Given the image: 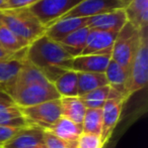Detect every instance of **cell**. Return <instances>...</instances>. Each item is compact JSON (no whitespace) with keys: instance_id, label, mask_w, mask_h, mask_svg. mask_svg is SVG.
Listing matches in <instances>:
<instances>
[{"instance_id":"6da1fadb","label":"cell","mask_w":148,"mask_h":148,"mask_svg":"<svg viewBox=\"0 0 148 148\" xmlns=\"http://www.w3.org/2000/svg\"><path fill=\"white\" fill-rule=\"evenodd\" d=\"M24 60L41 71L53 84L63 73L71 70L73 58L59 42L43 34L26 47Z\"/></svg>"},{"instance_id":"7a4b0ae2","label":"cell","mask_w":148,"mask_h":148,"mask_svg":"<svg viewBox=\"0 0 148 148\" xmlns=\"http://www.w3.org/2000/svg\"><path fill=\"white\" fill-rule=\"evenodd\" d=\"M0 21L28 45L45 34L46 28L28 8L1 9Z\"/></svg>"},{"instance_id":"3957f363","label":"cell","mask_w":148,"mask_h":148,"mask_svg":"<svg viewBox=\"0 0 148 148\" xmlns=\"http://www.w3.org/2000/svg\"><path fill=\"white\" fill-rule=\"evenodd\" d=\"M6 93L20 108L32 107L51 100L60 99L54 85L47 79L16 87Z\"/></svg>"},{"instance_id":"277c9868","label":"cell","mask_w":148,"mask_h":148,"mask_svg":"<svg viewBox=\"0 0 148 148\" xmlns=\"http://www.w3.org/2000/svg\"><path fill=\"white\" fill-rule=\"evenodd\" d=\"M141 41V33L138 28L127 22L117 34L112 49L111 58L129 72L132 60Z\"/></svg>"},{"instance_id":"5b68a950","label":"cell","mask_w":148,"mask_h":148,"mask_svg":"<svg viewBox=\"0 0 148 148\" xmlns=\"http://www.w3.org/2000/svg\"><path fill=\"white\" fill-rule=\"evenodd\" d=\"M141 41L132 60L129 70L128 99L136 92L141 91L148 81V30L140 31Z\"/></svg>"},{"instance_id":"8992f818","label":"cell","mask_w":148,"mask_h":148,"mask_svg":"<svg viewBox=\"0 0 148 148\" xmlns=\"http://www.w3.org/2000/svg\"><path fill=\"white\" fill-rule=\"evenodd\" d=\"M83 0H39L28 7V10L47 28L49 25L64 17Z\"/></svg>"},{"instance_id":"52a82bcc","label":"cell","mask_w":148,"mask_h":148,"mask_svg":"<svg viewBox=\"0 0 148 148\" xmlns=\"http://www.w3.org/2000/svg\"><path fill=\"white\" fill-rule=\"evenodd\" d=\"M28 124L48 130L62 116L60 99L51 100L32 107L20 108Z\"/></svg>"},{"instance_id":"ba28073f","label":"cell","mask_w":148,"mask_h":148,"mask_svg":"<svg viewBox=\"0 0 148 148\" xmlns=\"http://www.w3.org/2000/svg\"><path fill=\"white\" fill-rule=\"evenodd\" d=\"M126 103L124 97L118 92L111 89L108 100L103 107V127H101V139L103 144H106L115 131L120 120L124 104Z\"/></svg>"},{"instance_id":"9c48e42d","label":"cell","mask_w":148,"mask_h":148,"mask_svg":"<svg viewBox=\"0 0 148 148\" xmlns=\"http://www.w3.org/2000/svg\"><path fill=\"white\" fill-rule=\"evenodd\" d=\"M122 8L124 5L121 0H83L64 17L90 18Z\"/></svg>"},{"instance_id":"30bf717a","label":"cell","mask_w":148,"mask_h":148,"mask_svg":"<svg viewBox=\"0 0 148 148\" xmlns=\"http://www.w3.org/2000/svg\"><path fill=\"white\" fill-rule=\"evenodd\" d=\"M128 22L125 9H117L107 13L99 14L88 18L87 27L89 29H97L118 33Z\"/></svg>"},{"instance_id":"8fae6325","label":"cell","mask_w":148,"mask_h":148,"mask_svg":"<svg viewBox=\"0 0 148 148\" xmlns=\"http://www.w3.org/2000/svg\"><path fill=\"white\" fill-rule=\"evenodd\" d=\"M0 125L16 128L30 125L22 115L20 107L2 89H0Z\"/></svg>"},{"instance_id":"7c38bea8","label":"cell","mask_w":148,"mask_h":148,"mask_svg":"<svg viewBox=\"0 0 148 148\" xmlns=\"http://www.w3.org/2000/svg\"><path fill=\"white\" fill-rule=\"evenodd\" d=\"M45 130L35 125L22 127L1 148H35L44 146Z\"/></svg>"},{"instance_id":"4fadbf2b","label":"cell","mask_w":148,"mask_h":148,"mask_svg":"<svg viewBox=\"0 0 148 148\" xmlns=\"http://www.w3.org/2000/svg\"><path fill=\"white\" fill-rule=\"evenodd\" d=\"M117 34L118 33L89 29L86 47L81 55H111Z\"/></svg>"},{"instance_id":"5bb4252c","label":"cell","mask_w":148,"mask_h":148,"mask_svg":"<svg viewBox=\"0 0 148 148\" xmlns=\"http://www.w3.org/2000/svg\"><path fill=\"white\" fill-rule=\"evenodd\" d=\"M88 18L85 17H63L49 25L45 30V35L50 39L60 42L73 31L87 26Z\"/></svg>"},{"instance_id":"9a60e30c","label":"cell","mask_w":148,"mask_h":148,"mask_svg":"<svg viewBox=\"0 0 148 148\" xmlns=\"http://www.w3.org/2000/svg\"><path fill=\"white\" fill-rule=\"evenodd\" d=\"M111 55H81L72 60L71 70L77 73H99L105 74Z\"/></svg>"},{"instance_id":"2e32d148","label":"cell","mask_w":148,"mask_h":148,"mask_svg":"<svg viewBox=\"0 0 148 148\" xmlns=\"http://www.w3.org/2000/svg\"><path fill=\"white\" fill-rule=\"evenodd\" d=\"M105 76L107 78L108 85L114 91L124 97L127 102V92H128V83H129V72L121 66L118 62L111 60L109 62L107 70L105 72Z\"/></svg>"},{"instance_id":"e0dca14e","label":"cell","mask_w":148,"mask_h":148,"mask_svg":"<svg viewBox=\"0 0 148 148\" xmlns=\"http://www.w3.org/2000/svg\"><path fill=\"white\" fill-rule=\"evenodd\" d=\"M128 22L140 31L148 28V0H132L124 8Z\"/></svg>"},{"instance_id":"ac0fdd59","label":"cell","mask_w":148,"mask_h":148,"mask_svg":"<svg viewBox=\"0 0 148 148\" xmlns=\"http://www.w3.org/2000/svg\"><path fill=\"white\" fill-rule=\"evenodd\" d=\"M46 131H49L55 136L67 142H77L79 136L82 133V125L76 124L69 119L61 116Z\"/></svg>"},{"instance_id":"d6986e66","label":"cell","mask_w":148,"mask_h":148,"mask_svg":"<svg viewBox=\"0 0 148 148\" xmlns=\"http://www.w3.org/2000/svg\"><path fill=\"white\" fill-rule=\"evenodd\" d=\"M88 33L89 28L87 26H84V27L79 28V29L70 33L65 38L62 39L59 43L72 58L78 57L82 53V51L86 47Z\"/></svg>"},{"instance_id":"ffe728a7","label":"cell","mask_w":148,"mask_h":148,"mask_svg":"<svg viewBox=\"0 0 148 148\" xmlns=\"http://www.w3.org/2000/svg\"><path fill=\"white\" fill-rule=\"evenodd\" d=\"M61 101V114L76 124L82 125L86 107L83 104L80 97H63L60 98Z\"/></svg>"},{"instance_id":"44dd1931","label":"cell","mask_w":148,"mask_h":148,"mask_svg":"<svg viewBox=\"0 0 148 148\" xmlns=\"http://www.w3.org/2000/svg\"><path fill=\"white\" fill-rule=\"evenodd\" d=\"M24 60V56H20L13 59L0 60V89L5 91L12 84L22 68Z\"/></svg>"},{"instance_id":"7402d4cb","label":"cell","mask_w":148,"mask_h":148,"mask_svg":"<svg viewBox=\"0 0 148 148\" xmlns=\"http://www.w3.org/2000/svg\"><path fill=\"white\" fill-rule=\"evenodd\" d=\"M60 98L78 97V79L77 72L68 70L53 83Z\"/></svg>"},{"instance_id":"603a6c76","label":"cell","mask_w":148,"mask_h":148,"mask_svg":"<svg viewBox=\"0 0 148 148\" xmlns=\"http://www.w3.org/2000/svg\"><path fill=\"white\" fill-rule=\"evenodd\" d=\"M77 79H78V97L108 85L105 74L77 73Z\"/></svg>"},{"instance_id":"cb8c5ba5","label":"cell","mask_w":148,"mask_h":148,"mask_svg":"<svg viewBox=\"0 0 148 148\" xmlns=\"http://www.w3.org/2000/svg\"><path fill=\"white\" fill-rule=\"evenodd\" d=\"M28 43L22 40L5 25H0V47L12 53H18L26 51Z\"/></svg>"},{"instance_id":"d4e9b609","label":"cell","mask_w":148,"mask_h":148,"mask_svg":"<svg viewBox=\"0 0 148 148\" xmlns=\"http://www.w3.org/2000/svg\"><path fill=\"white\" fill-rule=\"evenodd\" d=\"M103 127V110L86 109L82 121V133L99 135Z\"/></svg>"},{"instance_id":"484cf974","label":"cell","mask_w":148,"mask_h":148,"mask_svg":"<svg viewBox=\"0 0 148 148\" xmlns=\"http://www.w3.org/2000/svg\"><path fill=\"white\" fill-rule=\"evenodd\" d=\"M110 91L111 87L107 85L81 96L80 99L82 100L86 109H103L106 101L109 98Z\"/></svg>"},{"instance_id":"4316f807","label":"cell","mask_w":148,"mask_h":148,"mask_svg":"<svg viewBox=\"0 0 148 148\" xmlns=\"http://www.w3.org/2000/svg\"><path fill=\"white\" fill-rule=\"evenodd\" d=\"M44 142L46 148H76L77 142H67V141L60 139L51 132L45 130L44 134Z\"/></svg>"},{"instance_id":"83f0119b","label":"cell","mask_w":148,"mask_h":148,"mask_svg":"<svg viewBox=\"0 0 148 148\" xmlns=\"http://www.w3.org/2000/svg\"><path fill=\"white\" fill-rule=\"evenodd\" d=\"M104 144L99 135L81 133L76 143V148H103Z\"/></svg>"},{"instance_id":"f1b7e54d","label":"cell","mask_w":148,"mask_h":148,"mask_svg":"<svg viewBox=\"0 0 148 148\" xmlns=\"http://www.w3.org/2000/svg\"><path fill=\"white\" fill-rule=\"evenodd\" d=\"M19 129L20 128H16V127L0 125V148L6 144L18 132Z\"/></svg>"},{"instance_id":"f546056e","label":"cell","mask_w":148,"mask_h":148,"mask_svg":"<svg viewBox=\"0 0 148 148\" xmlns=\"http://www.w3.org/2000/svg\"><path fill=\"white\" fill-rule=\"evenodd\" d=\"M39 0H6L2 9H18V8H28Z\"/></svg>"},{"instance_id":"4dcf8cb0","label":"cell","mask_w":148,"mask_h":148,"mask_svg":"<svg viewBox=\"0 0 148 148\" xmlns=\"http://www.w3.org/2000/svg\"><path fill=\"white\" fill-rule=\"evenodd\" d=\"M24 53H26V51H22V53H9V51H5V49H3L2 47H0V60H9V59H13V58L20 57V56H24Z\"/></svg>"},{"instance_id":"1f68e13d","label":"cell","mask_w":148,"mask_h":148,"mask_svg":"<svg viewBox=\"0 0 148 148\" xmlns=\"http://www.w3.org/2000/svg\"><path fill=\"white\" fill-rule=\"evenodd\" d=\"M116 144H117V141L116 140H111L110 139L106 144H104L103 148H116Z\"/></svg>"},{"instance_id":"d6a6232c","label":"cell","mask_w":148,"mask_h":148,"mask_svg":"<svg viewBox=\"0 0 148 148\" xmlns=\"http://www.w3.org/2000/svg\"><path fill=\"white\" fill-rule=\"evenodd\" d=\"M122 1V3H123V5H124V8L126 7V6H128V4L130 3L132 0H121Z\"/></svg>"},{"instance_id":"836d02e7","label":"cell","mask_w":148,"mask_h":148,"mask_svg":"<svg viewBox=\"0 0 148 148\" xmlns=\"http://www.w3.org/2000/svg\"><path fill=\"white\" fill-rule=\"evenodd\" d=\"M5 2H6V0H0V10L3 8V6H4V4H5Z\"/></svg>"},{"instance_id":"e575fe53","label":"cell","mask_w":148,"mask_h":148,"mask_svg":"<svg viewBox=\"0 0 148 148\" xmlns=\"http://www.w3.org/2000/svg\"><path fill=\"white\" fill-rule=\"evenodd\" d=\"M35 148H46V146L44 145V146H40V147H35Z\"/></svg>"},{"instance_id":"d590c367","label":"cell","mask_w":148,"mask_h":148,"mask_svg":"<svg viewBox=\"0 0 148 148\" xmlns=\"http://www.w3.org/2000/svg\"><path fill=\"white\" fill-rule=\"evenodd\" d=\"M1 24H2V23H1V21H0V25H1Z\"/></svg>"}]
</instances>
